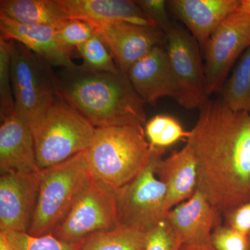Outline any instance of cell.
Returning a JSON list of instances; mask_svg holds the SVG:
<instances>
[{
  "label": "cell",
  "instance_id": "83f0119b",
  "mask_svg": "<svg viewBox=\"0 0 250 250\" xmlns=\"http://www.w3.org/2000/svg\"><path fill=\"white\" fill-rule=\"evenodd\" d=\"M184 241L167 218L148 231L146 250H180Z\"/></svg>",
  "mask_w": 250,
  "mask_h": 250
},
{
  "label": "cell",
  "instance_id": "2e32d148",
  "mask_svg": "<svg viewBox=\"0 0 250 250\" xmlns=\"http://www.w3.org/2000/svg\"><path fill=\"white\" fill-rule=\"evenodd\" d=\"M127 77L144 104L154 105L164 97L174 98L175 88L166 45L156 46L136 62L129 69Z\"/></svg>",
  "mask_w": 250,
  "mask_h": 250
},
{
  "label": "cell",
  "instance_id": "ac0fdd59",
  "mask_svg": "<svg viewBox=\"0 0 250 250\" xmlns=\"http://www.w3.org/2000/svg\"><path fill=\"white\" fill-rule=\"evenodd\" d=\"M71 18L90 23L96 29L114 23H129L156 28L136 1L59 0ZM157 29V28H156Z\"/></svg>",
  "mask_w": 250,
  "mask_h": 250
},
{
  "label": "cell",
  "instance_id": "d6986e66",
  "mask_svg": "<svg viewBox=\"0 0 250 250\" xmlns=\"http://www.w3.org/2000/svg\"><path fill=\"white\" fill-rule=\"evenodd\" d=\"M156 174L166 188V208L167 212L188 200L197 188L196 158L187 144L156 166Z\"/></svg>",
  "mask_w": 250,
  "mask_h": 250
},
{
  "label": "cell",
  "instance_id": "277c9868",
  "mask_svg": "<svg viewBox=\"0 0 250 250\" xmlns=\"http://www.w3.org/2000/svg\"><path fill=\"white\" fill-rule=\"evenodd\" d=\"M29 127L40 170L63 162L88 149L96 130L59 95Z\"/></svg>",
  "mask_w": 250,
  "mask_h": 250
},
{
  "label": "cell",
  "instance_id": "30bf717a",
  "mask_svg": "<svg viewBox=\"0 0 250 250\" xmlns=\"http://www.w3.org/2000/svg\"><path fill=\"white\" fill-rule=\"evenodd\" d=\"M250 47V15L236 11L219 24L202 49L208 97L221 91L231 67Z\"/></svg>",
  "mask_w": 250,
  "mask_h": 250
},
{
  "label": "cell",
  "instance_id": "7402d4cb",
  "mask_svg": "<svg viewBox=\"0 0 250 250\" xmlns=\"http://www.w3.org/2000/svg\"><path fill=\"white\" fill-rule=\"evenodd\" d=\"M221 92L222 100L233 111L250 113V47L239 59Z\"/></svg>",
  "mask_w": 250,
  "mask_h": 250
},
{
  "label": "cell",
  "instance_id": "836d02e7",
  "mask_svg": "<svg viewBox=\"0 0 250 250\" xmlns=\"http://www.w3.org/2000/svg\"><path fill=\"white\" fill-rule=\"evenodd\" d=\"M238 11L250 16V0H241Z\"/></svg>",
  "mask_w": 250,
  "mask_h": 250
},
{
  "label": "cell",
  "instance_id": "603a6c76",
  "mask_svg": "<svg viewBox=\"0 0 250 250\" xmlns=\"http://www.w3.org/2000/svg\"><path fill=\"white\" fill-rule=\"evenodd\" d=\"M145 133L152 147L166 149L180 140L187 139L190 131H186L173 117L159 114L146 123Z\"/></svg>",
  "mask_w": 250,
  "mask_h": 250
},
{
  "label": "cell",
  "instance_id": "5bb4252c",
  "mask_svg": "<svg viewBox=\"0 0 250 250\" xmlns=\"http://www.w3.org/2000/svg\"><path fill=\"white\" fill-rule=\"evenodd\" d=\"M38 166L34 139L29 126L16 110L1 117L0 172H36Z\"/></svg>",
  "mask_w": 250,
  "mask_h": 250
},
{
  "label": "cell",
  "instance_id": "f1b7e54d",
  "mask_svg": "<svg viewBox=\"0 0 250 250\" xmlns=\"http://www.w3.org/2000/svg\"><path fill=\"white\" fill-rule=\"evenodd\" d=\"M211 243L215 250H249L250 235L220 225L213 231Z\"/></svg>",
  "mask_w": 250,
  "mask_h": 250
},
{
  "label": "cell",
  "instance_id": "3957f363",
  "mask_svg": "<svg viewBox=\"0 0 250 250\" xmlns=\"http://www.w3.org/2000/svg\"><path fill=\"white\" fill-rule=\"evenodd\" d=\"M153 151L137 125L96 128L85 153L94 178L118 190L142 172Z\"/></svg>",
  "mask_w": 250,
  "mask_h": 250
},
{
  "label": "cell",
  "instance_id": "4316f807",
  "mask_svg": "<svg viewBox=\"0 0 250 250\" xmlns=\"http://www.w3.org/2000/svg\"><path fill=\"white\" fill-rule=\"evenodd\" d=\"M95 33V28L90 23L75 18L67 20L57 28L59 42L72 51L86 42Z\"/></svg>",
  "mask_w": 250,
  "mask_h": 250
},
{
  "label": "cell",
  "instance_id": "484cf974",
  "mask_svg": "<svg viewBox=\"0 0 250 250\" xmlns=\"http://www.w3.org/2000/svg\"><path fill=\"white\" fill-rule=\"evenodd\" d=\"M11 45L0 38V117L15 111L11 75Z\"/></svg>",
  "mask_w": 250,
  "mask_h": 250
},
{
  "label": "cell",
  "instance_id": "f546056e",
  "mask_svg": "<svg viewBox=\"0 0 250 250\" xmlns=\"http://www.w3.org/2000/svg\"><path fill=\"white\" fill-rule=\"evenodd\" d=\"M139 5L157 29L166 34L170 30L174 22L171 21L167 13V1L164 0H137Z\"/></svg>",
  "mask_w": 250,
  "mask_h": 250
},
{
  "label": "cell",
  "instance_id": "44dd1931",
  "mask_svg": "<svg viewBox=\"0 0 250 250\" xmlns=\"http://www.w3.org/2000/svg\"><path fill=\"white\" fill-rule=\"evenodd\" d=\"M148 232L118 225L90 235L81 250H146Z\"/></svg>",
  "mask_w": 250,
  "mask_h": 250
},
{
  "label": "cell",
  "instance_id": "ffe728a7",
  "mask_svg": "<svg viewBox=\"0 0 250 250\" xmlns=\"http://www.w3.org/2000/svg\"><path fill=\"white\" fill-rule=\"evenodd\" d=\"M0 15L27 25L54 28L71 18L59 0H1Z\"/></svg>",
  "mask_w": 250,
  "mask_h": 250
},
{
  "label": "cell",
  "instance_id": "4fadbf2b",
  "mask_svg": "<svg viewBox=\"0 0 250 250\" xmlns=\"http://www.w3.org/2000/svg\"><path fill=\"white\" fill-rule=\"evenodd\" d=\"M223 215L200 190L167 213V219L188 246L212 245L211 236L220 226Z\"/></svg>",
  "mask_w": 250,
  "mask_h": 250
},
{
  "label": "cell",
  "instance_id": "d6a6232c",
  "mask_svg": "<svg viewBox=\"0 0 250 250\" xmlns=\"http://www.w3.org/2000/svg\"><path fill=\"white\" fill-rule=\"evenodd\" d=\"M180 250H215L212 245L209 246H188L184 245Z\"/></svg>",
  "mask_w": 250,
  "mask_h": 250
},
{
  "label": "cell",
  "instance_id": "cb8c5ba5",
  "mask_svg": "<svg viewBox=\"0 0 250 250\" xmlns=\"http://www.w3.org/2000/svg\"><path fill=\"white\" fill-rule=\"evenodd\" d=\"M99 34H95L86 42L77 47L83 59L82 66L92 71L118 73L120 70L109 49Z\"/></svg>",
  "mask_w": 250,
  "mask_h": 250
},
{
  "label": "cell",
  "instance_id": "5b68a950",
  "mask_svg": "<svg viewBox=\"0 0 250 250\" xmlns=\"http://www.w3.org/2000/svg\"><path fill=\"white\" fill-rule=\"evenodd\" d=\"M85 150L41 170L37 204L27 231L31 236L53 233L93 178Z\"/></svg>",
  "mask_w": 250,
  "mask_h": 250
},
{
  "label": "cell",
  "instance_id": "6da1fadb",
  "mask_svg": "<svg viewBox=\"0 0 250 250\" xmlns=\"http://www.w3.org/2000/svg\"><path fill=\"white\" fill-rule=\"evenodd\" d=\"M189 131L197 190L223 216L250 202V113L208 100Z\"/></svg>",
  "mask_w": 250,
  "mask_h": 250
},
{
  "label": "cell",
  "instance_id": "7c38bea8",
  "mask_svg": "<svg viewBox=\"0 0 250 250\" xmlns=\"http://www.w3.org/2000/svg\"><path fill=\"white\" fill-rule=\"evenodd\" d=\"M95 31L107 46L118 70L126 76L129 69L154 47L166 45V34L154 27L114 23Z\"/></svg>",
  "mask_w": 250,
  "mask_h": 250
},
{
  "label": "cell",
  "instance_id": "1f68e13d",
  "mask_svg": "<svg viewBox=\"0 0 250 250\" xmlns=\"http://www.w3.org/2000/svg\"><path fill=\"white\" fill-rule=\"evenodd\" d=\"M0 250H15L7 237L1 232H0Z\"/></svg>",
  "mask_w": 250,
  "mask_h": 250
},
{
  "label": "cell",
  "instance_id": "e575fe53",
  "mask_svg": "<svg viewBox=\"0 0 250 250\" xmlns=\"http://www.w3.org/2000/svg\"><path fill=\"white\" fill-rule=\"evenodd\" d=\"M249 250H250V246Z\"/></svg>",
  "mask_w": 250,
  "mask_h": 250
},
{
  "label": "cell",
  "instance_id": "9a60e30c",
  "mask_svg": "<svg viewBox=\"0 0 250 250\" xmlns=\"http://www.w3.org/2000/svg\"><path fill=\"white\" fill-rule=\"evenodd\" d=\"M0 31L1 39L21 42L52 67L71 70L78 65L72 61V51L59 42L57 28L27 25L0 15Z\"/></svg>",
  "mask_w": 250,
  "mask_h": 250
},
{
  "label": "cell",
  "instance_id": "ba28073f",
  "mask_svg": "<svg viewBox=\"0 0 250 250\" xmlns=\"http://www.w3.org/2000/svg\"><path fill=\"white\" fill-rule=\"evenodd\" d=\"M166 36L175 88L174 100L186 109H200L208 100L201 47L187 29L176 22Z\"/></svg>",
  "mask_w": 250,
  "mask_h": 250
},
{
  "label": "cell",
  "instance_id": "4dcf8cb0",
  "mask_svg": "<svg viewBox=\"0 0 250 250\" xmlns=\"http://www.w3.org/2000/svg\"><path fill=\"white\" fill-rule=\"evenodd\" d=\"M227 226L250 235V202L225 215Z\"/></svg>",
  "mask_w": 250,
  "mask_h": 250
},
{
  "label": "cell",
  "instance_id": "9c48e42d",
  "mask_svg": "<svg viewBox=\"0 0 250 250\" xmlns=\"http://www.w3.org/2000/svg\"><path fill=\"white\" fill-rule=\"evenodd\" d=\"M118 225L117 190L93 177L52 233L63 241L78 242Z\"/></svg>",
  "mask_w": 250,
  "mask_h": 250
},
{
  "label": "cell",
  "instance_id": "7a4b0ae2",
  "mask_svg": "<svg viewBox=\"0 0 250 250\" xmlns=\"http://www.w3.org/2000/svg\"><path fill=\"white\" fill-rule=\"evenodd\" d=\"M59 95L95 128L146 125L144 103L126 75L82 65L57 75Z\"/></svg>",
  "mask_w": 250,
  "mask_h": 250
},
{
  "label": "cell",
  "instance_id": "e0dca14e",
  "mask_svg": "<svg viewBox=\"0 0 250 250\" xmlns=\"http://www.w3.org/2000/svg\"><path fill=\"white\" fill-rule=\"evenodd\" d=\"M241 0H171L167 7L188 29L201 49L224 20L238 11Z\"/></svg>",
  "mask_w": 250,
  "mask_h": 250
},
{
  "label": "cell",
  "instance_id": "8992f818",
  "mask_svg": "<svg viewBox=\"0 0 250 250\" xmlns=\"http://www.w3.org/2000/svg\"><path fill=\"white\" fill-rule=\"evenodd\" d=\"M9 41L15 108L29 126L59 95L57 75L49 63L23 44Z\"/></svg>",
  "mask_w": 250,
  "mask_h": 250
},
{
  "label": "cell",
  "instance_id": "d4e9b609",
  "mask_svg": "<svg viewBox=\"0 0 250 250\" xmlns=\"http://www.w3.org/2000/svg\"><path fill=\"white\" fill-rule=\"evenodd\" d=\"M3 233L15 250H81L85 241H65L59 239L53 233L40 236H31L27 232Z\"/></svg>",
  "mask_w": 250,
  "mask_h": 250
},
{
  "label": "cell",
  "instance_id": "52a82bcc",
  "mask_svg": "<svg viewBox=\"0 0 250 250\" xmlns=\"http://www.w3.org/2000/svg\"><path fill=\"white\" fill-rule=\"evenodd\" d=\"M165 152L166 149L154 147L142 172L117 190L119 225L148 232L167 218L166 188L155 171Z\"/></svg>",
  "mask_w": 250,
  "mask_h": 250
},
{
  "label": "cell",
  "instance_id": "8fae6325",
  "mask_svg": "<svg viewBox=\"0 0 250 250\" xmlns=\"http://www.w3.org/2000/svg\"><path fill=\"white\" fill-rule=\"evenodd\" d=\"M41 170L8 172L0 177V232H27L32 221Z\"/></svg>",
  "mask_w": 250,
  "mask_h": 250
}]
</instances>
